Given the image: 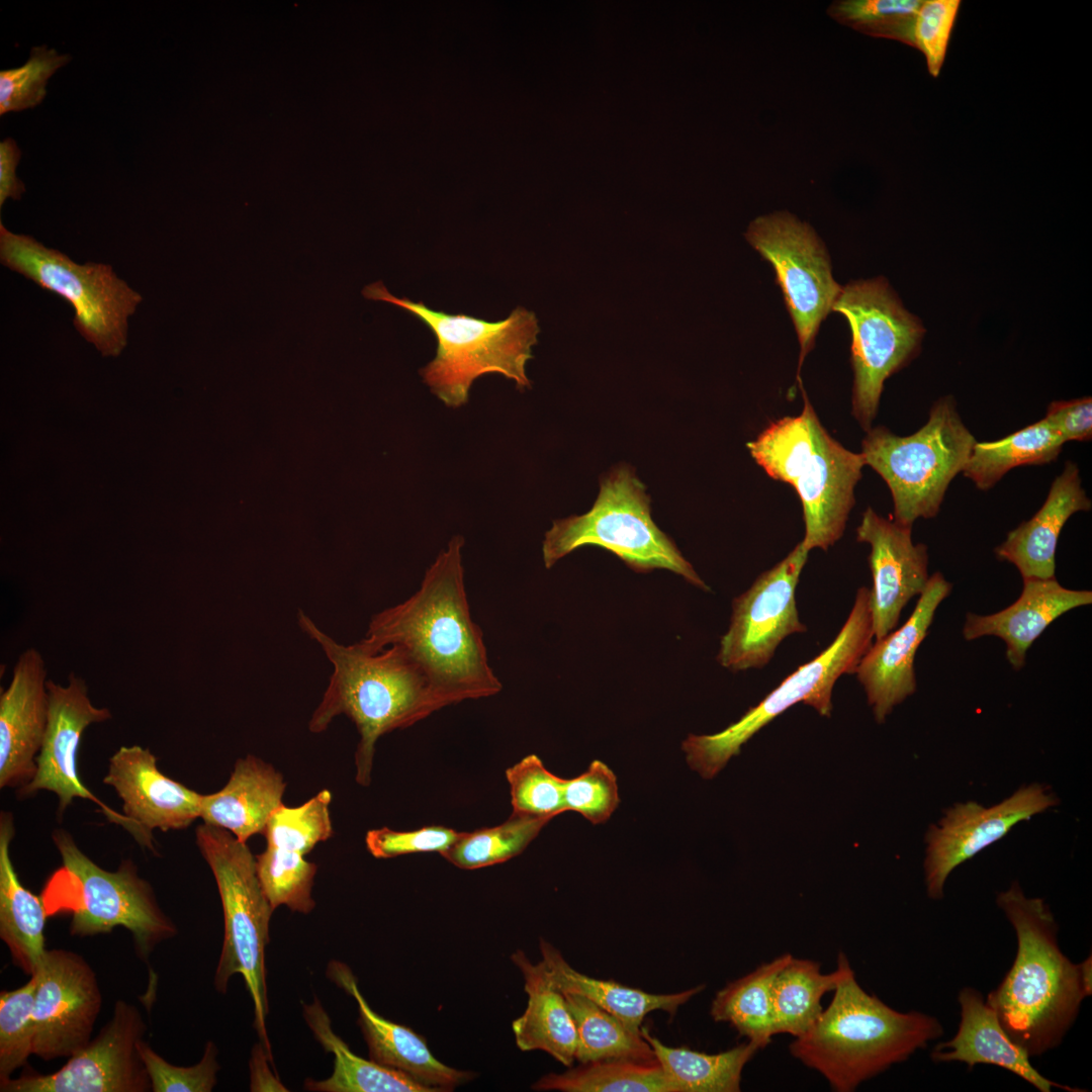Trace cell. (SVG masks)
<instances>
[{
	"label": "cell",
	"mask_w": 1092,
	"mask_h": 1092,
	"mask_svg": "<svg viewBox=\"0 0 1092 1092\" xmlns=\"http://www.w3.org/2000/svg\"><path fill=\"white\" fill-rule=\"evenodd\" d=\"M303 1016L315 1039L334 1055L332 1075L321 1081L306 1080L304 1087L317 1092H433L404 1073L354 1054L337 1035L317 999L303 1004Z\"/></svg>",
	"instance_id": "32"
},
{
	"label": "cell",
	"mask_w": 1092,
	"mask_h": 1092,
	"mask_svg": "<svg viewBox=\"0 0 1092 1092\" xmlns=\"http://www.w3.org/2000/svg\"><path fill=\"white\" fill-rule=\"evenodd\" d=\"M267 1061L270 1058L261 1043L257 1044L251 1060V1090L252 1091H287L281 1082L271 1073Z\"/></svg>",
	"instance_id": "52"
},
{
	"label": "cell",
	"mask_w": 1092,
	"mask_h": 1092,
	"mask_svg": "<svg viewBox=\"0 0 1092 1092\" xmlns=\"http://www.w3.org/2000/svg\"><path fill=\"white\" fill-rule=\"evenodd\" d=\"M138 1051L153 1092H210L216 1084L217 1049L210 1040L200 1062L191 1067L170 1064L144 1039L139 1041Z\"/></svg>",
	"instance_id": "46"
},
{
	"label": "cell",
	"mask_w": 1092,
	"mask_h": 1092,
	"mask_svg": "<svg viewBox=\"0 0 1092 1092\" xmlns=\"http://www.w3.org/2000/svg\"><path fill=\"white\" fill-rule=\"evenodd\" d=\"M454 536L427 569L419 589L372 616L360 642L371 650L403 648L448 705L496 695L502 682L489 665L483 632L472 620L461 549Z\"/></svg>",
	"instance_id": "1"
},
{
	"label": "cell",
	"mask_w": 1092,
	"mask_h": 1092,
	"mask_svg": "<svg viewBox=\"0 0 1092 1092\" xmlns=\"http://www.w3.org/2000/svg\"><path fill=\"white\" fill-rule=\"evenodd\" d=\"M71 56L46 44L33 47L24 65L0 72V114L22 111L38 105L47 94V83Z\"/></svg>",
	"instance_id": "45"
},
{
	"label": "cell",
	"mask_w": 1092,
	"mask_h": 1092,
	"mask_svg": "<svg viewBox=\"0 0 1092 1092\" xmlns=\"http://www.w3.org/2000/svg\"><path fill=\"white\" fill-rule=\"evenodd\" d=\"M328 977L357 1002L359 1025L373 1062L404 1073L433 1092L451 1091L474 1074L451 1068L431 1053L426 1040L411 1028L377 1014L361 994L356 978L347 965L332 961Z\"/></svg>",
	"instance_id": "24"
},
{
	"label": "cell",
	"mask_w": 1092,
	"mask_h": 1092,
	"mask_svg": "<svg viewBox=\"0 0 1092 1092\" xmlns=\"http://www.w3.org/2000/svg\"><path fill=\"white\" fill-rule=\"evenodd\" d=\"M853 972L843 952L837 958V968L821 972L812 960L791 958L780 971L772 986L774 1033H787L794 1038L806 1032L821 1014L823 996L843 982Z\"/></svg>",
	"instance_id": "33"
},
{
	"label": "cell",
	"mask_w": 1092,
	"mask_h": 1092,
	"mask_svg": "<svg viewBox=\"0 0 1092 1092\" xmlns=\"http://www.w3.org/2000/svg\"><path fill=\"white\" fill-rule=\"evenodd\" d=\"M0 261L10 270L69 301L74 327L103 356H118L127 344L128 317L143 296L103 263L74 262L34 238L0 223Z\"/></svg>",
	"instance_id": "12"
},
{
	"label": "cell",
	"mask_w": 1092,
	"mask_h": 1092,
	"mask_svg": "<svg viewBox=\"0 0 1092 1092\" xmlns=\"http://www.w3.org/2000/svg\"><path fill=\"white\" fill-rule=\"evenodd\" d=\"M961 1022L956 1035L939 1042L931 1053L935 1063L961 1062L976 1065H995L1022 1078L1040 1092L1052 1087L1069 1092L1082 1091L1058 1084L1043 1077L1030 1063L1028 1053L1005 1032L999 1019L981 993L971 987L959 993Z\"/></svg>",
	"instance_id": "26"
},
{
	"label": "cell",
	"mask_w": 1092,
	"mask_h": 1092,
	"mask_svg": "<svg viewBox=\"0 0 1092 1092\" xmlns=\"http://www.w3.org/2000/svg\"><path fill=\"white\" fill-rule=\"evenodd\" d=\"M520 969L528 1002L524 1013L512 1024L521 1051H544L562 1065L575 1060L577 1033L564 994L553 983L541 961L533 964L521 949L512 954Z\"/></svg>",
	"instance_id": "29"
},
{
	"label": "cell",
	"mask_w": 1092,
	"mask_h": 1092,
	"mask_svg": "<svg viewBox=\"0 0 1092 1092\" xmlns=\"http://www.w3.org/2000/svg\"><path fill=\"white\" fill-rule=\"evenodd\" d=\"M50 696L49 721L33 779L18 789L20 797L40 790L55 793L59 813L63 814L75 798L88 799L102 808L109 821L130 830L122 813L102 804L82 783L78 772V750L83 732L88 726L111 718L107 708L94 706L84 679L71 673L66 686L48 681Z\"/></svg>",
	"instance_id": "19"
},
{
	"label": "cell",
	"mask_w": 1092,
	"mask_h": 1092,
	"mask_svg": "<svg viewBox=\"0 0 1092 1092\" xmlns=\"http://www.w3.org/2000/svg\"><path fill=\"white\" fill-rule=\"evenodd\" d=\"M53 840L62 867L42 893L49 915L70 912V934L80 937L124 927L131 933L135 953L149 965L156 946L177 934L150 883L130 860H123L114 872L100 868L65 830H55Z\"/></svg>",
	"instance_id": "7"
},
{
	"label": "cell",
	"mask_w": 1092,
	"mask_h": 1092,
	"mask_svg": "<svg viewBox=\"0 0 1092 1092\" xmlns=\"http://www.w3.org/2000/svg\"><path fill=\"white\" fill-rule=\"evenodd\" d=\"M1064 444L1060 435L1041 419L1000 440L976 442L962 473L979 489L987 490L1015 467L1056 460Z\"/></svg>",
	"instance_id": "36"
},
{
	"label": "cell",
	"mask_w": 1092,
	"mask_h": 1092,
	"mask_svg": "<svg viewBox=\"0 0 1092 1092\" xmlns=\"http://www.w3.org/2000/svg\"><path fill=\"white\" fill-rule=\"evenodd\" d=\"M803 395L800 415L770 423L747 448L771 478L791 484L798 493L806 549L826 551L844 532L866 463L861 453L829 435L804 390Z\"/></svg>",
	"instance_id": "5"
},
{
	"label": "cell",
	"mask_w": 1092,
	"mask_h": 1092,
	"mask_svg": "<svg viewBox=\"0 0 1092 1092\" xmlns=\"http://www.w3.org/2000/svg\"><path fill=\"white\" fill-rule=\"evenodd\" d=\"M14 836L12 814L0 816V937L12 961L27 975L38 969L46 952L48 909L42 898L23 887L15 872L10 845Z\"/></svg>",
	"instance_id": "30"
},
{
	"label": "cell",
	"mask_w": 1092,
	"mask_h": 1092,
	"mask_svg": "<svg viewBox=\"0 0 1092 1092\" xmlns=\"http://www.w3.org/2000/svg\"><path fill=\"white\" fill-rule=\"evenodd\" d=\"M332 794L325 789L298 807L280 805L269 818L263 835L268 846L303 855L333 835L330 815Z\"/></svg>",
	"instance_id": "41"
},
{
	"label": "cell",
	"mask_w": 1092,
	"mask_h": 1092,
	"mask_svg": "<svg viewBox=\"0 0 1092 1092\" xmlns=\"http://www.w3.org/2000/svg\"><path fill=\"white\" fill-rule=\"evenodd\" d=\"M997 904L1015 930L1017 952L986 1002L1009 1037L1038 1057L1062 1042L1091 994L1092 960L1074 964L1061 951L1048 904L1026 897L1018 883L999 893Z\"/></svg>",
	"instance_id": "2"
},
{
	"label": "cell",
	"mask_w": 1092,
	"mask_h": 1092,
	"mask_svg": "<svg viewBox=\"0 0 1092 1092\" xmlns=\"http://www.w3.org/2000/svg\"><path fill=\"white\" fill-rule=\"evenodd\" d=\"M513 813L553 819L565 811V780L550 772L530 754L506 770Z\"/></svg>",
	"instance_id": "44"
},
{
	"label": "cell",
	"mask_w": 1092,
	"mask_h": 1092,
	"mask_svg": "<svg viewBox=\"0 0 1092 1092\" xmlns=\"http://www.w3.org/2000/svg\"><path fill=\"white\" fill-rule=\"evenodd\" d=\"M33 976L20 988L0 993V1082L26 1064L34 1040Z\"/></svg>",
	"instance_id": "42"
},
{
	"label": "cell",
	"mask_w": 1092,
	"mask_h": 1092,
	"mask_svg": "<svg viewBox=\"0 0 1092 1092\" xmlns=\"http://www.w3.org/2000/svg\"><path fill=\"white\" fill-rule=\"evenodd\" d=\"M21 151L16 142L7 138L0 143V207L8 198L19 200L25 191L24 184L16 176Z\"/></svg>",
	"instance_id": "51"
},
{
	"label": "cell",
	"mask_w": 1092,
	"mask_h": 1092,
	"mask_svg": "<svg viewBox=\"0 0 1092 1092\" xmlns=\"http://www.w3.org/2000/svg\"><path fill=\"white\" fill-rule=\"evenodd\" d=\"M195 835L216 882L223 912V940L214 987L224 993L230 979L242 975L254 1003L256 1031L272 1059L266 1031L265 948L274 909L261 886L256 856L245 842L230 831L207 823L199 825Z\"/></svg>",
	"instance_id": "8"
},
{
	"label": "cell",
	"mask_w": 1092,
	"mask_h": 1092,
	"mask_svg": "<svg viewBox=\"0 0 1092 1092\" xmlns=\"http://www.w3.org/2000/svg\"><path fill=\"white\" fill-rule=\"evenodd\" d=\"M745 237L776 271L801 346L800 372L842 287L832 277L828 254L815 232L789 212L757 217Z\"/></svg>",
	"instance_id": "14"
},
{
	"label": "cell",
	"mask_w": 1092,
	"mask_h": 1092,
	"mask_svg": "<svg viewBox=\"0 0 1092 1092\" xmlns=\"http://www.w3.org/2000/svg\"><path fill=\"white\" fill-rule=\"evenodd\" d=\"M910 527L890 521L868 508L856 540L871 547L873 630L880 640L895 630L908 602L920 596L929 579L927 546L914 544Z\"/></svg>",
	"instance_id": "21"
},
{
	"label": "cell",
	"mask_w": 1092,
	"mask_h": 1092,
	"mask_svg": "<svg viewBox=\"0 0 1092 1092\" xmlns=\"http://www.w3.org/2000/svg\"><path fill=\"white\" fill-rule=\"evenodd\" d=\"M874 638L871 590L857 589L847 620L832 643L801 665L737 722L712 735H690L682 742L689 765L704 779L714 778L767 723L792 706L803 703L821 716L832 710V690L842 674L855 673Z\"/></svg>",
	"instance_id": "11"
},
{
	"label": "cell",
	"mask_w": 1092,
	"mask_h": 1092,
	"mask_svg": "<svg viewBox=\"0 0 1092 1092\" xmlns=\"http://www.w3.org/2000/svg\"><path fill=\"white\" fill-rule=\"evenodd\" d=\"M833 992L828 1007L789 1049L834 1091H854L943 1034L934 1016L893 1009L866 992L854 973Z\"/></svg>",
	"instance_id": "4"
},
{
	"label": "cell",
	"mask_w": 1092,
	"mask_h": 1092,
	"mask_svg": "<svg viewBox=\"0 0 1092 1092\" xmlns=\"http://www.w3.org/2000/svg\"><path fill=\"white\" fill-rule=\"evenodd\" d=\"M286 784L271 764L248 754L235 764L228 784L218 792L202 795L200 818L247 842L263 834L272 813L282 805Z\"/></svg>",
	"instance_id": "28"
},
{
	"label": "cell",
	"mask_w": 1092,
	"mask_h": 1092,
	"mask_svg": "<svg viewBox=\"0 0 1092 1092\" xmlns=\"http://www.w3.org/2000/svg\"><path fill=\"white\" fill-rule=\"evenodd\" d=\"M1092 603V592L1064 587L1056 577L1024 579L1019 598L990 615L968 613L963 627L968 641L995 636L1006 645V658L1014 669L1025 663L1026 652L1042 632L1070 610Z\"/></svg>",
	"instance_id": "25"
},
{
	"label": "cell",
	"mask_w": 1092,
	"mask_h": 1092,
	"mask_svg": "<svg viewBox=\"0 0 1092 1092\" xmlns=\"http://www.w3.org/2000/svg\"><path fill=\"white\" fill-rule=\"evenodd\" d=\"M297 622L333 665L329 686L308 729L321 733L335 717L350 718L360 735L355 753L356 782L367 787L378 738L407 728L449 705L400 646L371 650L360 641L344 645L321 630L302 611L297 614Z\"/></svg>",
	"instance_id": "3"
},
{
	"label": "cell",
	"mask_w": 1092,
	"mask_h": 1092,
	"mask_svg": "<svg viewBox=\"0 0 1092 1092\" xmlns=\"http://www.w3.org/2000/svg\"><path fill=\"white\" fill-rule=\"evenodd\" d=\"M256 861L261 886L273 909L285 905L292 911L309 913L314 908L315 863L299 852L268 845L256 855Z\"/></svg>",
	"instance_id": "40"
},
{
	"label": "cell",
	"mask_w": 1092,
	"mask_h": 1092,
	"mask_svg": "<svg viewBox=\"0 0 1092 1092\" xmlns=\"http://www.w3.org/2000/svg\"><path fill=\"white\" fill-rule=\"evenodd\" d=\"M1043 420L1063 441H1088L1092 437V399L1090 396L1052 402Z\"/></svg>",
	"instance_id": "50"
},
{
	"label": "cell",
	"mask_w": 1092,
	"mask_h": 1092,
	"mask_svg": "<svg viewBox=\"0 0 1092 1092\" xmlns=\"http://www.w3.org/2000/svg\"><path fill=\"white\" fill-rule=\"evenodd\" d=\"M976 442L953 398L945 396L932 405L928 421L914 434L898 436L885 427L871 428L860 453L890 488L894 522L912 528L916 520L938 514Z\"/></svg>",
	"instance_id": "9"
},
{
	"label": "cell",
	"mask_w": 1092,
	"mask_h": 1092,
	"mask_svg": "<svg viewBox=\"0 0 1092 1092\" xmlns=\"http://www.w3.org/2000/svg\"><path fill=\"white\" fill-rule=\"evenodd\" d=\"M35 978L32 1055L70 1058L91 1040L102 1006L96 974L80 954L47 949Z\"/></svg>",
	"instance_id": "17"
},
{
	"label": "cell",
	"mask_w": 1092,
	"mask_h": 1092,
	"mask_svg": "<svg viewBox=\"0 0 1092 1092\" xmlns=\"http://www.w3.org/2000/svg\"><path fill=\"white\" fill-rule=\"evenodd\" d=\"M832 310L844 315L850 327L852 415L869 431L885 380L918 353L925 331L883 278L848 283Z\"/></svg>",
	"instance_id": "13"
},
{
	"label": "cell",
	"mask_w": 1092,
	"mask_h": 1092,
	"mask_svg": "<svg viewBox=\"0 0 1092 1092\" xmlns=\"http://www.w3.org/2000/svg\"><path fill=\"white\" fill-rule=\"evenodd\" d=\"M550 821L513 813L503 824L461 832L441 855L452 864L474 870L504 862L520 854Z\"/></svg>",
	"instance_id": "39"
},
{
	"label": "cell",
	"mask_w": 1092,
	"mask_h": 1092,
	"mask_svg": "<svg viewBox=\"0 0 1092 1092\" xmlns=\"http://www.w3.org/2000/svg\"><path fill=\"white\" fill-rule=\"evenodd\" d=\"M461 832L444 826H426L413 831H395L387 827L369 830L365 842L377 858H390L419 852H439L450 848Z\"/></svg>",
	"instance_id": "49"
},
{
	"label": "cell",
	"mask_w": 1092,
	"mask_h": 1092,
	"mask_svg": "<svg viewBox=\"0 0 1092 1092\" xmlns=\"http://www.w3.org/2000/svg\"><path fill=\"white\" fill-rule=\"evenodd\" d=\"M44 659L35 648L16 661L0 696V788H22L34 777L46 735L50 696Z\"/></svg>",
	"instance_id": "23"
},
{
	"label": "cell",
	"mask_w": 1092,
	"mask_h": 1092,
	"mask_svg": "<svg viewBox=\"0 0 1092 1092\" xmlns=\"http://www.w3.org/2000/svg\"><path fill=\"white\" fill-rule=\"evenodd\" d=\"M617 778L603 761L594 760L581 775L565 780V811H574L593 824L609 820L619 806Z\"/></svg>",
	"instance_id": "47"
},
{
	"label": "cell",
	"mask_w": 1092,
	"mask_h": 1092,
	"mask_svg": "<svg viewBox=\"0 0 1092 1092\" xmlns=\"http://www.w3.org/2000/svg\"><path fill=\"white\" fill-rule=\"evenodd\" d=\"M792 957L784 953L720 990L711 1005L714 1021L729 1023L747 1040L765 1048L775 1035L774 982Z\"/></svg>",
	"instance_id": "35"
},
{
	"label": "cell",
	"mask_w": 1092,
	"mask_h": 1092,
	"mask_svg": "<svg viewBox=\"0 0 1092 1092\" xmlns=\"http://www.w3.org/2000/svg\"><path fill=\"white\" fill-rule=\"evenodd\" d=\"M103 783L122 800L132 836L152 850L154 829H184L200 817L202 795L162 774L148 748L121 746L109 758Z\"/></svg>",
	"instance_id": "20"
},
{
	"label": "cell",
	"mask_w": 1092,
	"mask_h": 1092,
	"mask_svg": "<svg viewBox=\"0 0 1092 1092\" xmlns=\"http://www.w3.org/2000/svg\"><path fill=\"white\" fill-rule=\"evenodd\" d=\"M563 994L576 1027L575 1060L580 1064L620 1059L656 1060L641 1032L631 1030L618 1017L581 995Z\"/></svg>",
	"instance_id": "37"
},
{
	"label": "cell",
	"mask_w": 1092,
	"mask_h": 1092,
	"mask_svg": "<svg viewBox=\"0 0 1092 1092\" xmlns=\"http://www.w3.org/2000/svg\"><path fill=\"white\" fill-rule=\"evenodd\" d=\"M138 1008L117 1000L110 1020L52 1074L23 1073L0 1082L1 1092H147L151 1081L138 1051L146 1032Z\"/></svg>",
	"instance_id": "16"
},
{
	"label": "cell",
	"mask_w": 1092,
	"mask_h": 1092,
	"mask_svg": "<svg viewBox=\"0 0 1092 1092\" xmlns=\"http://www.w3.org/2000/svg\"><path fill=\"white\" fill-rule=\"evenodd\" d=\"M362 294L405 309L434 333L436 357L420 373L446 405L464 404L474 379L485 373L503 374L520 389L531 386L525 366L532 358L531 348L539 333L534 312L520 306L497 322L448 314L422 301L398 298L381 281L367 285Z\"/></svg>",
	"instance_id": "6"
},
{
	"label": "cell",
	"mask_w": 1092,
	"mask_h": 1092,
	"mask_svg": "<svg viewBox=\"0 0 1092 1092\" xmlns=\"http://www.w3.org/2000/svg\"><path fill=\"white\" fill-rule=\"evenodd\" d=\"M585 545L611 551L637 572L667 569L709 590L672 540L652 521L645 486L628 466L617 467L602 479L598 498L586 514L554 521L542 546L545 566L552 567Z\"/></svg>",
	"instance_id": "10"
},
{
	"label": "cell",
	"mask_w": 1092,
	"mask_h": 1092,
	"mask_svg": "<svg viewBox=\"0 0 1092 1092\" xmlns=\"http://www.w3.org/2000/svg\"><path fill=\"white\" fill-rule=\"evenodd\" d=\"M1091 506L1078 466L1068 461L1036 514L1010 531L996 547L998 559L1015 565L1023 580L1056 577V550L1062 529L1075 513L1087 512Z\"/></svg>",
	"instance_id": "27"
},
{
	"label": "cell",
	"mask_w": 1092,
	"mask_h": 1092,
	"mask_svg": "<svg viewBox=\"0 0 1092 1092\" xmlns=\"http://www.w3.org/2000/svg\"><path fill=\"white\" fill-rule=\"evenodd\" d=\"M960 5L959 0H927L916 12L910 46L923 53L933 77L943 65Z\"/></svg>",
	"instance_id": "48"
},
{
	"label": "cell",
	"mask_w": 1092,
	"mask_h": 1092,
	"mask_svg": "<svg viewBox=\"0 0 1092 1092\" xmlns=\"http://www.w3.org/2000/svg\"><path fill=\"white\" fill-rule=\"evenodd\" d=\"M951 583L940 572L929 576L908 620L897 630L876 640L858 663L855 673L878 723L917 688L916 652L928 634L940 603L951 593Z\"/></svg>",
	"instance_id": "22"
},
{
	"label": "cell",
	"mask_w": 1092,
	"mask_h": 1092,
	"mask_svg": "<svg viewBox=\"0 0 1092 1092\" xmlns=\"http://www.w3.org/2000/svg\"><path fill=\"white\" fill-rule=\"evenodd\" d=\"M535 1090L563 1092H672L663 1069L655 1061L603 1060L580 1064L564 1073H549Z\"/></svg>",
	"instance_id": "38"
},
{
	"label": "cell",
	"mask_w": 1092,
	"mask_h": 1092,
	"mask_svg": "<svg viewBox=\"0 0 1092 1092\" xmlns=\"http://www.w3.org/2000/svg\"><path fill=\"white\" fill-rule=\"evenodd\" d=\"M672 1092H737L746 1064L761 1050L747 1040L718 1054L670 1048L641 1026Z\"/></svg>",
	"instance_id": "34"
},
{
	"label": "cell",
	"mask_w": 1092,
	"mask_h": 1092,
	"mask_svg": "<svg viewBox=\"0 0 1092 1092\" xmlns=\"http://www.w3.org/2000/svg\"><path fill=\"white\" fill-rule=\"evenodd\" d=\"M540 951L549 976L561 992L589 999L637 1033L641 1032L642 1021L649 1012L662 1010L673 1016L679 1006L705 989V985H699L672 994L647 993L577 972L544 939H540Z\"/></svg>",
	"instance_id": "31"
},
{
	"label": "cell",
	"mask_w": 1092,
	"mask_h": 1092,
	"mask_svg": "<svg viewBox=\"0 0 1092 1092\" xmlns=\"http://www.w3.org/2000/svg\"><path fill=\"white\" fill-rule=\"evenodd\" d=\"M809 550L801 541L772 568L735 598L718 662L731 671L762 668L788 636L806 632L796 604V587Z\"/></svg>",
	"instance_id": "15"
},
{
	"label": "cell",
	"mask_w": 1092,
	"mask_h": 1092,
	"mask_svg": "<svg viewBox=\"0 0 1092 1092\" xmlns=\"http://www.w3.org/2000/svg\"><path fill=\"white\" fill-rule=\"evenodd\" d=\"M920 0H844L828 8L836 21L877 37L910 44L914 18Z\"/></svg>",
	"instance_id": "43"
},
{
	"label": "cell",
	"mask_w": 1092,
	"mask_h": 1092,
	"mask_svg": "<svg viewBox=\"0 0 1092 1092\" xmlns=\"http://www.w3.org/2000/svg\"><path fill=\"white\" fill-rule=\"evenodd\" d=\"M1058 803L1048 787L1031 784L992 807L969 801L948 808L925 836L927 895L933 900L941 899L945 882L957 867L1001 839L1017 823Z\"/></svg>",
	"instance_id": "18"
}]
</instances>
